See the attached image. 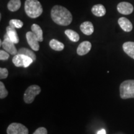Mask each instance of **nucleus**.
<instances>
[{
    "label": "nucleus",
    "instance_id": "nucleus-1",
    "mask_svg": "<svg viewBox=\"0 0 134 134\" xmlns=\"http://www.w3.org/2000/svg\"><path fill=\"white\" fill-rule=\"evenodd\" d=\"M51 18L57 24L63 26L70 25L73 20L71 13L66 8L60 5H55L52 8Z\"/></svg>",
    "mask_w": 134,
    "mask_h": 134
},
{
    "label": "nucleus",
    "instance_id": "nucleus-2",
    "mask_svg": "<svg viewBox=\"0 0 134 134\" xmlns=\"http://www.w3.org/2000/svg\"><path fill=\"white\" fill-rule=\"evenodd\" d=\"M26 14L31 18H37L42 14L43 8L38 0H26L24 4Z\"/></svg>",
    "mask_w": 134,
    "mask_h": 134
},
{
    "label": "nucleus",
    "instance_id": "nucleus-3",
    "mask_svg": "<svg viewBox=\"0 0 134 134\" xmlns=\"http://www.w3.org/2000/svg\"><path fill=\"white\" fill-rule=\"evenodd\" d=\"M120 96L123 99L134 98V80H125L120 84Z\"/></svg>",
    "mask_w": 134,
    "mask_h": 134
},
{
    "label": "nucleus",
    "instance_id": "nucleus-4",
    "mask_svg": "<svg viewBox=\"0 0 134 134\" xmlns=\"http://www.w3.org/2000/svg\"><path fill=\"white\" fill-rule=\"evenodd\" d=\"M41 92V88L38 85H31L26 89L24 94V100L26 104L33 103L36 96Z\"/></svg>",
    "mask_w": 134,
    "mask_h": 134
},
{
    "label": "nucleus",
    "instance_id": "nucleus-5",
    "mask_svg": "<svg viewBox=\"0 0 134 134\" xmlns=\"http://www.w3.org/2000/svg\"><path fill=\"white\" fill-rule=\"evenodd\" d=\"M13 63L17 67H24L27 68L33 62V60L29 57L23 54H18L14 55L13 58Z\"/></svg>",
    "mask_w": 134,
    "mask_h": 134
},
{
    "label": "nucleus",
    "instance_id": "nucleus-6",
    "mask_svg": "<svg viewBox=\"0 0 134 134\" xmlns=\"http://www.w3.org/2000/svg\"><path fill=\"white\" fill-rule=\"evenodd\" d=\"M8 134H28L29 130L25 125L19 123L11 124L7 129Z\"/></svg>",
    "mask_w": 134,
    "mask_h": 134
},
{
    "label": "nucleus",
    "instance_id": "nucleus-7",
    "mask_svg": "<svg viewBox=\"0 0 134 134\" xmlns=\"http://www.w3.org/2000/svg\"><path fill=\"white\" fill-rule=\"evenodd\" d=\"M14 44L15 43L11 41L7 34L6 33V34L4 36V41H3L2 43L3 49L9 53V54L16 55L18 54V50H17Z\"/></svg>",
    "mask_w": 134,
    "mask_h": 134
},
{
    "label": "nucleus",
    "instance_id": "nucleus-8",
    "mask_svg": "<svg viewBox=\"0 0 134 134\" xmlns=\"http://www.w3.org/2000/svg\"><path fill=\"white\" fill-rule=\"evenodd\" d=\"M26 39L28 44L34 51H38L40 48L38 40L36 35L32 31H29L26 33Z\"/></svg>",
    "mask_w": 134,
    "mask_h": 134
},
{
    "label": "nucleus",
    "instance_id": "nucleus-9",
    "mask_svg": "<svg viewBox=\"0 0 134 134\" xmlns=\"http://www.w3.org/2000/svg\"><path fill=\"white\" fill-rule=\"evenodd\" d=\"M117 9L120 14L129 15L132 14L133 11V6L130 3L121 2L117 5Z\"/></svg>",
    "mask_w": 134,
    "mask_h": 134
},
{
    "label": "nucleus",
    "instance_id": "nucleus-10",
    "mask_svg": "<svg viewBox=\"0 0 134 134\" xmlns=\"http://www.w3.org/2000/svg\"><path fill=\"white\" fill-rule=\"evenodd\" d=\"M91 43L89 41H84L81 42L78 46L77 48L76 52L77 54L83 56V55H86L87 53L90 52V51L91 49Z\"/></svg>",
    "mask_w": 134,
    "mask_h": 134
},
{
    "label": "nucleus",
    "instance_id": "nucleus-11",
    "mask_svg": "<svg viewBox=\"0 0 134 134\" xmlns=\"http://www.w3.org/2000/svg\"><path fill=\"white\" fill-rule=\"evenodd\" d=\"M118 23L121 29L127 32H129L133 29V26L131 22L124 17L119 18L118 20Z\"/></svg>",
    "mask_w": 134,
    "mask_h": 134
},
{
    "label": "nucleus",
    "instance_id": "nucleus-12",
    "mask_svg": "<svg viewBox=\"0 0 134 134\" xmlns=\"http://www.w3.org/2000/svg\"><path fill=\"white\" fill-rule=\"evenodd\" d=\"M80 30L84 34L90 36L94 32L93 24L90 21L84 22L80 25Z\"/></svg>",
    "mask_w": 134,
    "mask_h": 134
},
{
    "label": "nucleus",
    "instance_id": "nucleus-13",
    "mask_svg": "<svg viewBox=\"0 0 134 134\" xmlns=\"http://www.w3.org/2000/svg\"><path fill=\"white\" fill-rule=\"evenodd\" d=\"M6 34L9 37V38L11 39V41H13L15 44L18 43L19 42V38L18 37V33H17L16 28L13 27L12 26H8L6 27Z\"/></svg>",
    "mask_w": 134,
    "mask_h": 134
},
{
    "label": "nucleus",
    "instance_id": "nucleus-14",
    "mask_svg": "<svg viewBox=\"0 0 134 134\" xmlns=\"http://www.w3.org/2000/svg\"><path fill=\"white\" fill-rule=\"evenodd\" d=\"M124 51L130 57L134 59V42H127L122 46Z\"/></svg>",
    "mask_w": 134,
    "mask_h": 134
},
{
    "label": "nucleus",
    "instance_id": "nucleus-15",
    "mask_svg": "<svg viewBox=\"0 0 134 134\" xmlns=\"http://www.w3.org/2000/svg\"><path fill=\"white\" fill-rule=\"evenodd\" d=\"M92 13L97 17L104 16L106 13V9L103 4L94 5L91 9Z\"/></svg>",
    "mask_w": 134,
    "mask_h": 134
},
{
    "label": "nucleus",
    "instance_id": "nucleus-16",
    "mask_svg": "<svg viewBox=\"0 0 134 134\" xmlns=\"http://www.w3.org/2000/svg\"><path fill=\"white\" fill-rule=\"evenodd\" d=\"M32 32L36 35L37 37L38 41L42 42L43 41V31L42 30L41 27L38 25L36 24H33L31 26Z\"/></svg>",
    "mask_w": 134,
    "mask_h": 134
},
{
    "label": "nucleus",
    "instance_id": "nucleus-17",
    "mask_svg": "<svg viewBox=\"0 0 134 134\" xmlns=\"http://www.w3.org/2000/svg\"><path fill=\"white\" fill-rule=\"evenodd\" d=\"M21 0H10L8 3V9L10 11L14 12L18 11L21 8Z\"/></svg>",
    "mask_w": 134,
    "mask_h": 134
},
{
    "label": "nucleus",
    "instance_id": "nucleus-18",
    "mask_svg": "<svg viewBox=\"0 0 134 134\" xmlns=\"http://www.w3.org/2000/svg\"><path fill=\"white\" fill-rule=\"evenodd\" d=\"M49 46L52 49L55 51H62L64 49L65 46L63 43L60 42L56 39H52L49 42Z\"/></svg>",
    "mask_w": 134,
    "mask_h": 134
},
{
    "label": "nucleus",
    "instance_id": "nucleus-19",
    "mask_svg": "<svg viewBox=\"0 0 134 134\" xmlns=\"http://www.w3.org/2000/svg\"><path fill=\"white\" fill-rule=\"evenodd\" d=\"M18 53L19 54H23L26 55V56L29 57L33 60V61H36V55L32 50L29 49L27 48H21L18 50Z\"/></svg>",
    "mask_w": 134,
    "mask_h": 134
},
{
    "label": "nucleus",
    "instance_id": "nucleus-20",
    "mask_svg": "<svg viewBox=\"0 0 134 134\" xmlns=\"http://www.w3.org/2000/svg\"><path fill=\"white\" fill-rule=\"evenodd\" d=\"M65 34L66 35L70 41L74 42H76L80 40V36L76 32H75L73 30L67 29L65 31Z\"/></svg>",
    "mask_w": 134,
    "mask_h": 134
},
{
    "label": "nucleus",
    "instance_id": "nucleus-21",
    "mask_svg": "<svg viewBox=\"0 0 134 134\" xmlns=\"http://www.w3.org/2000/svg\"><path fill=\"white\" fill-rule=\"evenodd\" d=\"M9 26H12L13 27L16 28V29H20L23 27V23L19 19H11L9 22Z\"/></svg>",
    "mask_w": 134,
    "mask_h": 134
},
{
    "label": "nucleus",
    "instance_id": "nucleus-22",
    "mask_svg": "<svg viewBox=\"0 0 134 134\" xmlns=\"http://www.w3.org/2000/svg\"><path fill=\"white\" fill-rule=\"evenodd\" d=\"M8 94V90L5 88L4 84L2 81H1L0 82V98L4 99L7 97Z\"/></svg>",
    "mask_w": 134,
    "mask_h": 134
},
{
    "label": "nucleus",
    "instance_id": "nucleus-23",
    "mask_svg": "<svg viewBox=\"0 0 134 134\" xmlns=\"http://www.w3.org/2000/svg\"><path fill=\"white\" fill-rule=\"evenodd\" d=\"M8 76V70L6 68H0V79H6Z\"/></svg>",
    "mask_w": 134,
    "mask_h": 134
},
{
    "label": "nucleus",
    "instance_id": "nucleus-24",
    "mask_svg": "<svg viewBox=\"0 0 134 134\" xmlns=\"http://www.w3.org/2000/svg\"><path fill=\"white\" fill-rule=\"evenodd\" d=\"M9 58V53L7 52L6 51H5V50H0V60H2V61H4V60H7Z\"/></svg>",
    "mask_w": 134,
    "mask_h": 134
},
{
    "label": "nucleus",
    "instance_id": "nucleus-25",
    "mask_svg": "<svg viewBox=\"0 0 134 134\" xmlns=\"http://www.w3.org/2000/svg\"><path fill=\"white\" fill-rule=\"evenodd\" d=\"M33 134H47V130L45 127H39Z\"/></svg>",
    "mask_w": 134,
    "mask_h": 134
},
{
    "label": "nucleus",
    "instance_id": "nucleus-26",
    "mask_svg": "<svg viewBox=\"0 0 134 134\" xmlns=\"http://www.w3.org/2000/svg\"><path fill=\"white\" fill-rule=\"evenodd\" d=\"M98 134H106V132H105V130L104 129H101L99 131H98Z\"/></svg>",
    "mask_w": 134,
    "mask_h": 134
}]
</instances>
